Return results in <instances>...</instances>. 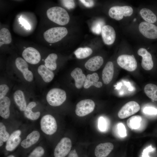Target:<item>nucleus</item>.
Here are the masks:
<instances>
[{
	"label": "nucleus",
	"mask_w": 157,
	"mask_h": 157,
	"mask_svg": "<svg viewBox=\"0 0 157 157\" xmlns=\"http://www.w3.org/2000/svg\"><path fill=\"white\" fill-rule=\"evenodd\" d=\"M99 78L98 75L96 73L88 74L83 85L84 88L87 89L92 86L97 88L101 87L102 83L101 81H98Z\"/></svg>",
	"instance_id": "nucleus-21"
},
{
	"label": "nucleus",
	"mask_w": 157,
	"mask_h": 157,
	"mask_svg": "<svg viewBox=\"0 0 157 157\" xmlns=\"http://www.w3.org/2000/svg\"><path fill=\"white\" fill-rule=\"evenodd\" d=\"M154 148L152 147L151 145L149 146L144 149L142 152V157H150L148 154L149 152L153 151Z\"/></svg>",
	"instance_id": "nucleus-40"
},
{
	"label": "nucleus",
	"mask_w": 157,
	"mask_h": 157,
	"mask_svg": "<svg viewBox=\"0 0 157 157\" xmlns=\"http://www.w3.org/2000/svg\"><path fill=\"white\" fill-rule=\"evenodd\" d=\"M67 33V30L65 27H54L45 31L43 33V37L48 42L54 43L61 40Z\"/></svg>",
	"instance_id": "nucleus-3"
},
{
	"label": "nucleus",
	"mask_w": 157,
	"mask_h": 157,
	"mask_svg": "<svg viewBox=\"0 0 157 157\" xmlns=\"http://www.w3.org/2000/svg\"><path fill=\"white\" fill-rule=\"evenodd\" d=\"M117 61L119 66L129 71H133L137 67V62L133 55H120L117 58Z\"/></svg>",
	"instance_id": "nucleus-7"
},
{
	"label": "nucleus",
	"mask_w": 157,
	"mask_h": 157,
	"mask_svg": "<svg viewBox=\"0 0 157 157\" xmlns=\"http://www.w3.org/2000/svg\"><path fill=\"white\" fill-rule=\"evenodd\" d=\"M114 73L113 64L111 61H108L106 64L102 72V78L105 84L109 83L112 80Z\"/></svg>",
	"instance_id": "nucleus-20"
},
{
	"label": "nucleus",
	"mask_w": 157,
	"mask_h": 157,
	"mask_svg": "<svg viewBox=\"0 0 157 157\" xmlns=\"http://www.w3.org/2000/svg\"><path fill=\"white\" fill-rule=\"evenodd\" d=\"M133 13V8L130 6H115L111 7L108 11V15L112 18L117 21L122 19L124 17H129Z\"/></svg>",
	"instance_id": "nucleus-4"
},
{
	"label": "nucleus",
	"mask_w": 157,
	"mask_h": 157,
	"mask_svg": "<svg viewBox=\"0 0 157 157\" xmlns=\"http://www.w3.org/2000/svg\"><path fill=\"white\" fill-rule=\"evenodd\" d=\"M40 127L45 133L51 135L55 133L57 129V125L54 117L51 115H44L40 120Z\"/></svg>",
	"instance_id": "nucleus-5"
},
{
	"label": "nucleus",
	"mask_w": 157,
	"mask_h": 157,
	"mask_svg": "<svg viewBox=\"0 0 157 157\" xmlns=\"http://www.w3.org/2000/svg\"><path fill=\"white\" fill-rule=\"evenodd\" d=\"M10 104V99L6 96L0 100V115L2 118L7 119L9 117Z\"/></svg>",
	"instance_id": "nucleus-24"
},
{
	"label": "nucleus",
	"mask_w": 157,
	"mask_h": 157,
	"mask_svg": "<svg viewBox=\"0 0 157 157\" xmlns=\"http://www.w3.org/2000/svg\"><path fill=\"white\" fill-rule=\"evenodd\" d=\"M139 30L140 33L147 38H157V26L153 24L143 22L139 24Z\"/></svg>",
	"instance_id": "nucleus-10"
},
{
	"label": "nucleus",
	"mask_w": 157,
	"mask_h": 157,
	"mask_svg": "<svg viewBox=\"0 0 157 157\" xmlns=\"http://www.w3.org/2000/svg\"><path fill=\"white\" fill-rule=\"evenodd\" d=\"M102 23L103 22L100 20L94 22L91 27L92 31L95 34H99L101 31Z\"/></svg>",
	"instance_id": "nucleus-33"
},
{
	"label": "nucleus",
	"mask_w": 157,
	"mask_h": 157,
	"mask_svg": "<svg viewBox=\"0 0 157 157\" xmlns=\"http://www.w3.org/2000/svg\"><path fill=\"white\" fill-rule=\"evenodd\" d=\"M79 1L87 7H92L94 5V2L93 0H81Z\"/></svg>",
	"instance_id": "nucleus-42"
},
{
	"label": "nucleus",
	"mask_w": 157,
	"mask_h": 157,
	"mask_svg": "<svg viewBox=\"0 0 157 157\" xmlns=\"http://www.w3.org/2000/svg\"><path fill=\"white\" fill-rule=\"evenodd\" d=\"M22 56L27 63L33 65L37 64L41 59V55L38 51L31 47L26 48L23 51Z\"/></svg>",
	"instance_id": "nucleus-12"
},
{
	"label": "nucleus",
	"mask_w": 157,
	"mask_h": 157,
	"mask_svg": "<svg viewBox=\"0 0 157 157\" xmlns=\"http://www.w3.org/2000/svg\"><path fill=\"white\" fill-rule=\"evenodd\" d=\"M57 58L58 56L56 54H49L44 60V65L51 71L55 70L57 68L56 61Z\"/></svg>",
	"instance_id": "nucleus-28"
},
{
	"label": "nucleus",
	"mask_w": 157,
	"mask_h": 157,
	"mask_svg": "<svg viewBox=\"0 0 157 157\" xmlns=\"http://www.w3.org/2000/svg\"><path fill=\"white\" fill-rule=\"evenodd\" d=\"M74 53L78 58L83 59L90 55L92 53V50L89 47H80L75 50Z\"/></svg>",
	"instance_id": "nucleus-31"
},
{
	"label": "nucleus",
	"mask_w": 157,
	"mask_h": 157,
	"mask_svg": "<svg viewBox=\"0 0 157 157\" xmlns=\"http://www.w3.org/2000/svg\"><path fill=\"white\" fill-rule=\"evenodd\" d=\"M44 151L41 146L36 148L30 154L28 157H41L44 154Z\"/></svg>",
	"instance_id": "nucleus-34"
},
{
	"label": "nucleus",
	"mask_w": 157,
	"mask_h": 157,
	"mask_svg": "<svg viewBox=\"0 0 157 157\" xmlns=\"http://www.w3.org/2000/svg\"><path fill=\"white\" fill-rule=\"evenodd\" d=\"M66 93L64 90L58 88L50 89L47 92L46 96L47 102L53 106L61 105L66 100Z\"/></svg>",
	"instance_id": "nucleus-2"
},
{
	"label": "nucleus",
	"mask_w": 157,
	"mask_h": 157,
	"mask_svg": "<svg viewBox=\"0 0 157 157\" xmlns=\"http://www.w3.org/2000/svg\"><path fill=\"white\" fill-rule=\"evenodd\" d=\"M37 105L36 103L33 101L29 102L24 111L25 116L27 118L31 120L38 119L40 117V112H33L32 109Z\"/></svg>",
	"instance_id": "nucleus-25"
},
{
	"label": "nucleus",
	"mask_w": 157,
	"mask_h": 157,
	"mask_svg": "<svg viewBox=\"0 0 157 157\" xmlns=\"http://www.w3.org/2000/svg\"><path fill=\"white\" fill-rule=\"evenodd\" d=\"M95 106V103L92 100L90 99L82 100L76 104L75 113L79 117L85 116L94 110Z\"/></svg>",
	"instance_id": "nucleus-6"
},
{
	"label": "nucleus",
	"mask_w": 157,
	"mask_h": 157,
	"mask_svg": "<svg viewBox=\"0 0 157 157\" xmlns=\"http://www.w3.org/2000/svg\"><path fill=\"white\" fill-rule=\"evenodd\" d=\"M140 109V106L137 102L130 101L122 106L119 111L118 116L120 119H124L137 113Z\"/></svg>",
	"instance_id": "nucleus-11"
},
{
	"label": "nucleus",
	"mask_w": 157,
	"mask_h": 157,
	"mask_svg": "<svg viewBox=\"0 0 157 157\" xmlns=\"http://www.w3.org/2000/svg\"><path fill=\"white\" fill-rule=\"evenodd\" d=\"M15 65L17 69L22 74L24 79L27 82H32L34 76L32 72L29 70L27 63L20 57L17 58L15 60Z\"/></svg>",
	"instance_id": "nucleus-9"
},
{
	"label": "nucleus",
	"mask_w": 157,
	"mask_h": 157,
	"mask_svg": "<svg viewBox=\"0 0 157 157\" xmlns=\"http://www.w3.org/2000/svg\"><path fill=\"white\" fill-rule=\"evenodd\" d=\"M38 72L43 81L49 83L53 79L54 74L53 71L47 68L44 65H41L38 67Z\"/></svg>",
	"instance_id": "nucleus-23"
},
{
	"label": "nucleus",
	"mask_w": 157,
	"mask_h": 157,
	"mask_svg": "<svg viewBox=\"0 0 157 157\" xmlns=\"http://www.w3.org/2000/svg\"><path fill=\"white\" fill-rule=\"evenodd\" d=\"M98 127L101 131H106L108 126V123L106 119L103 117H101L98 121Z\"/></svg>",
	"instance_id": "nucleus-35"
},
{
	"label": "nucleus",
	"mask_w": 157,
	"mask_h": 157,
	"mask_svg": "<svg viewBox=\"0 0 157 157\" xmlns=\"http://www.w3.org/2000/svg\"><path fill=\"white\" fill-rule=\"evenodd\" d=\"M118 133L119 135L122 137L126 136V130L124 125L121 123H119L117 125Z\"/></svg>",
	"instance_id": "nucleus-37"
},
{
	"label": "nucleus",
	"mask_w": 157,
	"mask_h": 157,
	"mask_svg": "<svg viewBox=\"0 0 157 157\" xmlns=\"http://www.w3.org/2000/svg\"><path fill=\"white\" fill-rule=\"evenodd\" d=\"M7 157H15L14 156H13V155H9V156H8Z\"/></svg>",
	"instance_id": "nucleus-45"
},
{
	"label": "nucleus",
	"mask_w": 157,
	"mask_h": 157,
	"mask_svg": "<svg viewBox=\"0 0 157 157\" xmlns=\"http://www.w3.org/2000/svg\"><path fill=\"white\" fill-rule=\"evenodd\" d=\"M9 136V134L6 131L5 125L2 122H0V140L3 142H6L7 141Z\"/></svg>",
	"instance_id": "nucleus-32"
},
{
	"label": "nucleus",
	"mask_w": 157,
	"mask_h": 157,
	"mask_svg": "<svg viewBox=\"0 0 157 157\" xmlns=\"http://www.w3.org/2000/svg\"><path fill=\"white\" fill-rule=\"evenodd\" d=\"M47 15L50 20L60 25L67 24L69 21V16L67 11L60 7L49 8L47 11Z\"/></svg>",
	"instance_id": "nucleus-1"
},
{
	"label": "nucleus",
	"mask_w": 157,
	"mask_h": 157,
	"mask_svg": "<svg viewBox=\"0 0 157 157\" xmlns=\"http://www.w3.org/2000/svg\"><path fill=\"white\" fill-rule=\"evenodd\" d=\"M21 131L17 130L11 134L6 141L5 148L7 150L12 151L17 146L21 141Z\"/></svg>",
	"instance_id": "nucleus-15"
},
{
	"label": "nucleus",
	"mask_w": 157,
	"mask_h": 157,
	"mask_svg": "<svg viewBox=\"0 0 157 157\" xmlns=\"http://www.w3.org/2000/svg\"><path fill=\"white\" fill-rule=\"evenodd\" d=\"M114 146L110 142L101 143L96 147L94 154L97 157H106L113 150Z\"/></svg>",
	"instance_id": "nucleus-16"
},
{
	"label": "nucleus",
	"mask_w": 157,
	"mask_h": 157,
	"mask_svg": "<svg viewBox=\"0 0 157 157\" xmlns=\"http://www.w3.org/2000/svg\"><path fill=\"white\" fill-rule=\"evenodd\" d=\"M144 91L148 97L157 101V85L152 83L147 84L144 87Z\"/></svg>",
	"instance_id": "nucleus-27"
},
{
	"label": "nucleus",
	"mask_w": 157,
	"mask_h": 157,
	"mask_svg": "<svg viewBox=\"0 0 157 157\" xmlns=\"http://www.w3.org/2000/svg\"><path fill=\"white\" fill-rule=\"evenodd\" d=\"M144 113L149 115H156L157 114V109L152 107H146L143 109Z\"/></svg>",
	"instance_id": "nucleus-39"
},
{
	"label": "nucleus",
	"mask_w": 157,
	"mask_h": 157,
	"mask_svg": "<svg viewBox=\"0 0 157 157\" xmlns=\"http://www.w3.org/2000/svg\"><path fill=\"white\" fill-rule=\"evenodd\" d=\"M139 13L141 17L147 22L153 24L157 21L156 15L149 9L142 8L140 10Z\"/></svg>",
	"instance_id": "nucleus-26"
},
{
	"label": "nucleus",
	"mask_w": 157,
	"mask_h": 157,
	"mask_svg": "<svg viewBox=\"0 0 157 157\" xmlns=\"http://www.w3.org/2000/svg\"><path fill=\"white\" fill-rule=\"evenodd\" d=\"M12 41L10 33L7 28H3L0 31V46L3 44H8Z\"/></svg>",
	"instance_id": "nucleus-30"
},
{
	"label": "nucleus",
	"mask_w": 157,
	"mask_h": 157,
	"mask_svg": "<svg viewBox=\"0 0 157 157\" xmlns=\"http://www.w3.org/2000/svg\"><path fill=\"white\" fill-rule=\"evenodd\" d=\"M101 33L102 39L105 44L110 45L114 43L116 38V33L112 26L108 25H104Z\"/></svg>",
	"instance_id": "nucleus-13"
},
{
	"label": "nucleus",
	"mask_w": 157,
	"mask_h": 157,
	"mask_svg": "<svg viewBox=\"0 0 157 157\" xmlns=\"http://www.w3.org/2000/svg\"><path fill=\"white\" fill-rule=\"evenodd\" d=\"M61 1L64 6L68 9L73 8L75 6V3L73 0H64Z\"/></svg>",
	"instance_id": "nucleus-38"
},
{
	"label": "nucleus",
	"mask_w": 157,
	"mask_h": 157,
	"mask_svg": "<svg viewBox=\"0 0 157 157\" xmlns=\"http://www.w3.org/2000/svg\"><path fill=\"white\" fill-rule=\"evenodd\" d=\"M103 63L104 59L101 56H96L89 59L85 63V66L90 71H95L99 69Z\"/></svg>",
	"instance_id": "nucleus-18"
},
{
	"label": "nucleus",
	"mask_w": 157,
	"mask_h": 157,
	"mask_svg": "<svg viewBox=\"0 0 157 157\" xmlns=\"http://www.w3.org/2000/svg\"><path fill=\"white\" fill-rule=\"evenodd\" d=\"M40 136V135L39 132L36 131H33L22 142L21 145L24 148H28L36 143Z\"/></svg>",
	"instance_id": "nucleus-22"
},
{
	"label": "nucleus",
	"mask_w": 157,
	"mask_h": 157,
	"mask_svg": "<svg viewBox=\"0 0 157 157\" xmlns=\"http://www.w3.org/2000/svg\"><path fill=\"white\" fill-rule=\"evenodd\" d=\"M9 90V87L7 84H0V100L6 96Z\"/></svg>",
	"instance_id": "nucleus-36"
},
{
	"label": "nucleus",
	"mask_w": 157,
	"mask_h": 157,
	"mask_svg": "<svg viewBox=\"0 0 157 157\" xmlns=\"http://www.w3.org/2000/svg\"><path fill=\"white\" fill-rule=\"evenodd\" d=\"M3 144V142L1 140H0V146L1 147Z\"/></svg>",
	"instance_id": "nucleus-44"
},
{
	"label": "nucleus",
	"mask_w": 157,
	"mask_h": 157,
	"mask_svg": "<svg viewBox=\"0 0 157 157\" xmlns=\"http://www.w3.org/2000/svg\"><path fill=\"white\" fill-rule=\"evenodd\" d=\"M71 75L74 80L76 87L78 89L81 88L84 85L86 78L82 69L78 67L75 68L71 72Z\"/></svg>",
	"instance_id": "nucleus-17"
},
{
	"label": "nucleus",
	"mask_w": 157,
	"mask_h": 157,
	"mask_svg": "<svg viewBox=\"0 0 157 157\" xmlns=\"http://www.w3.org/2000/svg\"><path fill=\"white\" fill-rule=\"evenodd\" d=\"M19 19L20 23L22 26H24L26 29L30 30L31 29V26L26 20L22 17L19 18Z\"/></svg>",
	"instance_id": "nucleus-41"
},
{
	"label": "nucleus",
	"mask_w": 157,
	"mask_h": 157,
	"mask_svg": "<svg viewBox=\"0 0 157 157\" xmlns=\"http://www.w3.org/2000/svg\"><path fill=\"white\" fill-rule=\"evenodd\" d=\"M68 157H78V156L76 150L74 149L69 152Z\"/></svg>",
	"instance_id": "nucleus-43"
},
{
	"label": "nucleus",
	"mask_w": 157,
	"mask_h": 157,
	"mask_svg": "<svg viewBox=\"0 0 157 157\" xmlns=\"http://www.w3.org/2000/svg\"><path fill=\"white\" fill-rule=\"evenodd\" d=\"M72 146L70 139L67 137L62 138L56 146L54 152L55 157H65L70 152Z\"/></svg>",
	"instance_id": "nucleus-8"
},
{
	"label": "nucleus",
	"mask_w": 157,
	"mask_h": 157,
	"mask_svg": "<svg viewBox=\"0 0 157 157\" xmlns=\"http://www.w3.org/2000/svg\"><path fill=\"white\" fill-rule=\"evenodd\" d=\"M142 120V118L141 116H133L127 119V125L132 129H137L140 127Z\"/></svg>",
	"instance_id": "nucleus-29"
},
{
	"label": "nucleus",
	"mask_w": 157,
	"mask_h": 157,
	"mask_svg": "<svg viewBox=\"0 0 157 157\" xmlns=\"http://www.w3.org/2000/svg\"><path fill=\"white\" fill-rule=\"evenodd\" d=\"M138 54L142 57L141 66L146 70H150L153 67V62L151 54L145 49L141 48L137 51Z\"/></svg>",
	"instance_id": "nucleus-14"
},
{
	"label": "nucleus",
	"mask_w": 157,
	"mask_h": 157,
	"mask_svg": "<svg viewBox=\"0 0 157 157\" xmlns=\"http://www.w3.org/2000/svg\"><path fill=\"white\" fill-rule=\"evenodd\" d=\"M13 95L14 101L19 110L24 111L27 105L23 91L21 90H17L14 92Z\"/></svg>",
	"instance_id": "nucleus-19"
}]
</instances>
